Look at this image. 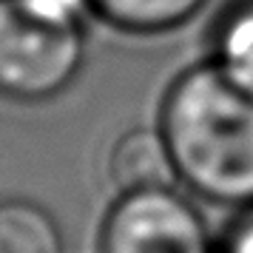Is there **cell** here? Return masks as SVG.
Returning a JSON list of instances; mask_svg holds the SVG:
<instances>
[{"label":"cell","instance_id":"ba28073f","mask_svg":"<svg viewBox=\"0 0 253 253\" xmlns=\"http://www.w3.org/2000/svg\"><path fill=\"white\" fill-rule=\"evenodd\" d=\"M216 253H253V205L236 211L225 233L216 239Z\"/></svg>","mask_w":253,"mask_h":253},{"label":"cell","instance_id":"6da1fadb","mask_svg":"<svg viewBox=\"0 0 253 253\" xmlns=\"http://www.w3.org/2000/svg\"><path fill=\"white\" fill-rule=\"evenodd\" d=\"M160 128L176 173L194 199L239 211L253 205V88L208 57L168 85Z\"/></svg>","mask_w":253,"mask_h":253},{"label":"cell","instance_id":"5b68a950","mask_svg":"<svg viewBox=\"0 0 253 253\" xmlns=\"http://www.w3.org/2000/svg\"><path fill=\"white\" fill-rule=\"evenodd\" d=\"M208 0H88V14L131 37L171 35L194 20Z\"/></svg>","mask_w":253,"mask_h":253},{"label":"cell","instance_id":"52a82bcc","mask_svg":"<svg viewBox=\"0 0 253 253\" xmlns=\"http://www.w3.org/2000/svg\"><path fill=\"white\" fill-rule=\"evenodd\" d=\"M208 57L253 88V0H228L211 26Z\"/></svg>","mask_w":253,"mask_h":253},{"label":"cell","instance_id":"7a4b0ae2","mask_svg":"<svg viewBox=\"0 0 253 253\" xmlns=\"http://www.w3.org/2000/svg\"><path fill=\"white\" fill-rule=\"evenodd\" d=\"M83 66V23L57 20L29 0H0V100L51 103L77 83Z\"/></svg>","mask_w":253,"mask_h":253},{"label":"cell","instance_id":"277c9868","mask_svg":"<svg viewBox=\"0 0 253 253\" xmlns=\"http://www.w3.org/2000/svg\"><path fill=\"white\" fill-rule=\"evenodd\" d=\"M105 171L120 194L176 185L171 154L160 128H128L120 134L108 151Z\"/></svg>","mask_w":253,"mask_h":253},{"label":"cell","instance_id":"8992f818","mask_svg":"<svg viewBox=\"0 0 253 253\" xmlns=\"http://www.w3.org/2000/svg\"><path fill=\"white\" fill-rule=\"evenodd\" d=\"M0 253H66V239L51 211L23 196L0 199Z\"/></svg>","mask_w":253,"mask_h":253},{"label":"cell","instance_id":"9c48e42d","mask_svg":"<svg viewBox=\"0 0 253 253\" xmlns=\"http://www.w3.org/2000/svg\"><path fill=\"white\" fill-rule=\"evenodd\" d=\"M29 3L40 12L69 23H83V17L88 14V0H29Z\"/></svg>","mask_w":253,"mask_h":253},{"label":"cell","instance_id":"3957f363","mask_svg":"<svg viewBox=\"0 0 253 253\" xmlns=\"http://www.w3.org/2000/svg\"><path fill=\"white\" fill-rule=\"evenodd\" d=\"M100 253H216L202 211L173 185L117 194L100 230Z\"/></svg>","mask_w":253,"mask_h":253}]
</instances>
